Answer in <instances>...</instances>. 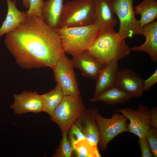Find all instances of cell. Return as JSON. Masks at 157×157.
Instances as JSON below:
<instances>
[{
    "label": "cell",
    "mask_w": 157,
    "mask_h": 157,
    "mask_svg": "<svg viewBox=\"0 0 157 157\" xmlns=\"http://www.w3.org/2000/svg\"><path fill=\"white\" fill-rule=\"evenodd\" d=\"M6 45L24 68L49 67L53 69L64 52L58 34L41 17H27L6 34Z\"/></svg>",
    "instance_id": "1"
},
{
    "label": "cell",
    "mask_w": 157,
    "mask_h": 157,
    "mask_svg": "<svg viewBox=\"0 0 157 157\" xmlns=\"http://www.w3.org/2000/svg\"><path fill=\"white\" fill-rule=\"evenodd\" d=\"M125 39L114 29H100L87 51L97 61L105 65L130 54L131 50Z\"/></svg>",
    "instance_id": "2"
},
{
    "label": "cell",
    "mask_w": 157,
    "mask_h": 157,
    "mask_svg": "<svg viewBox=\"0 0 157 157\" xmlns=\"http://www.w3.org/2000/svg\"><path fill=\"white\" fill-rule=\"evenodd\" d=\"M55 29L60 37L64 52L72 55L87 51L93 42L99 30L94 24Z\"/></svg>",
    "instance_id": "3"
},
{
    "label": "cell",
    "mask_w": 157,
    "mask_h": 157,
    "mask_svg": "<svg viewBox=\"0 0 157 157\" xmlns=\"http://www.w3.org/2000/svg\"><path fill=\"white\" fill-rule=\"evenodd\" d=\"M95 12L94 0L68 1L64 5L59 28L94 24Z\"/></svg>",
    "instance_id": "4"
},
{
    "label": "cell",
    "mask_w": 157,
    "mask_h": 157,
    "mask_svg": "<svg viewBox=\"0 0 157 157\" xmlns=\"http://www.w3.org/2000/svg\"><path fill=\"white\" fill-rule=\"evenodd\" d=\"M86 109L80 95H64L51 119L59 126L62 136L67 135L70 127Z\"/></svg>",
    "instance_id": "5"
},
{
    "label": "cell",
    "mask_w": 157,
    "mask_h": 157,
    "mask_svg": "<svg viewBox=\"0 0 157 157\" xmlns=\"http://www.w3.org/2000/svg\"><path fill=\"white\" fill-rule=\"evenodd\" d=\"M95 119L99 133L98 145L102 150L106 151L108 143L117 135L128 132V119L119 112L116 111L109 118L103 117L98 112Z\"/></svg>",
    "instance_id": "6"
},
{
    "label": "cell",
    "mask_w": 157,
    "mask_h": 157,
    "mask_svg": "<svg viewBox=\"0 0 157 157\" xmlns=\"http://www.w3.org/2000/svg\"><path fill=\"white\" fill-rule=\"evenodd\" d=\"M115 14L119 21L118 33L123 38H132L141 35L142 28L135 18L133 0H111Z\"/></svg>",
    "instance_id": "7"
},
{
    "label": "cell",
    "mask_w": 157,
    "mask_h": 157,
    "mask_svg": "<svg viewBox=\"0 0 157 157\" xmlns=\"http://www.w3.org/2000/svg\"><path fill=\"white\" fill-rule=\"evenodd\" d=\"M74 68L70 60L64 52L53 69L55 80L61 86L64 95H80Z\"/></svg>",
    "instance_id": "8"
},
{
    "label": "cell",
    "mask_w": 157,
    "mask_h": 157,
    "mask_svg": "<svg viewBox=\"0 0 157 157\" xmlns=\"http://www.w3.org/2000/svg\"><path fill=\"white\" fill-rule=\"evenodd\" d=\"M116 112L120 113L129 120L128 132L139 138L145 137L148 130L151 128L149 109L148 106L140 104L135 109L120 108Z\"/></svg>",
    "instance_id": "9"
},
{
    "label": "cell",
    "mask_w": 157,
    "mask_h": 157,
    "mask_svg": "<svg viewBox=\"0 0 157 157\" xmlns=\"http://www.w3.org/2000/svg\"><path fill=\"white\" fill-rule=\"evenodd\" d=\"M13 104L10 107L15 113L19 115L31 112L38 113L43 112L44 101L42 95L34 92L24 91L21 93L13 95Z\"/></svg>",
    "instance_id": "10"
},
{
    "label": "cell",
    "mask_w": 157,
    "mask_h": 157,
    "mask_svg": "<svg viewBox=\"0 0 157 157\" xmlns=\"http://www.w3.org/2000/svg\"><path fill=\"white\" fill-rule=\"evenodd\" d=\"M143 80L139 74L131 69L125 68L118 71L116 76L115 86L131 94L133 97H142Z\"/></svg>",
    "instance_id": "11"
},
{
    "label": "cell",
    "mask_w": 157,
    "mask_h": 157,
    "mask_svg": "<svg viewBox=\"0 0 157 157\" xmlns=\"http://www.w3.org/2000/svg\"><path fill=\"white\" fill-rule=\"evenodd\" d=\"M98 112L99 110L97 107L86 109L74 123L88 141L97 146L99 140V133L95 116Z\"/></svg>",
    "instance_id": "12"
},
{
    "label": "cell",
    "mask_w": 157,
    "mask_h": 157,
    "mask_svg": "<svg viewBox=\"0 0 157 157\" xmlns=\"http://www.w3.org/2000/svg\"><path fill=\"white\" fill-rule=\"evenodd\" d=\"M72 56L70 60L73 67L78 69L83 76L91 79H96L104 65L97 61L87 51Z\"/></svg>",
    "instance_id": "13"
},
{
    "label": "cell",
    "mask_w": 157,
    "mask_h": 157,
    "mask_svg": "<svg viewBox=\"0 0 157 157\" xmlns=\"http://www.w3.org/2000/svg\"><path fill=\"white\" fill-rule=\"evenodd\" d=\"M95 8L94 24L99 30L113 29L118 23L114 17L111 0H94Z\"/></svg>",
    "instance_id": "14"
},
{
    "label": "cell",
    "mask_w": 157,
    "mask_h": 157,
    "mask_svg": "<svg viewBox=\"0 0 157 157\" xmlns=\"http://www.w3.org/2000/svg\"><path fill=\"white\" fill-rule=\"evenodd\" d=\"M141 35H144L145 42L141 45L130 48L134 51H143L147 53L154 63L157 61V20L144 26Z\"/></svg>",
    "instance_id": "15"
},
{
    "label": "cell",
    "mask_w": 157,
    "mask_h": 157,
    "mask_svg": "<svg viewBox=\"0 0 157 157\" xmlns=\"http://www.w3.org/2000/svg\"><path fill=\"white\" fill-rule=\"evenodd\" d=\"M118 68V61L115 60L104 65L95 79L96 85L93 97L115 86Z\"/></svg>",
    "instance_id": "16"
},
{
    "label": "cell",
    "mask_w": 157,
    "mask_h": 157,
    "mask_svg": "<svg viewBox=\"0 0 157 157\" xmlns=\"http://www.w3.org/2000/svg\"><path fill=\"white\" fill-rule=\"evenodd\" d=\"M64 5L63 0L44 1L41 17L47 25L54 29L59 28Z\"/></svg>",
    "instance_id": "17"
},
{
    "label": "cell",
    "mask_w": 157,
    "mask_h": 157,
    "mask_svg": "<svg viewBox=\"0 0 157 157\" xmlns=\"http://www.w3.org/2000/svg\"><path fill=\"white\" fill-rule=\"evenodd\" d=\"M8 5L6 17L0 27V38L4 34L15 29L27 17L26 13L18 10L15 0H6Z\"/></svg>",
    "instance_id": "18"
},
{
    "label": "cell",
    "mask_w": 157,
    "mask_h": 157,
    "mask_svg": "<svg viewBox=\"0 0 157 157\" xmlns=\"http://www.w3.org/2000/svg\"><path fill=\"white\" fill-rule=\"evenodd\" d=\"M132 98L131 94L115 86L93 97L90 101L93 102L101 101L108 104L115 105L125 102Z\"/></svg>",
    "instance_id": "19"
},
{
    "label": "cell",
    "mask_w": 157,
    "mask_h": 157,
    "mask_svg": "<svg viewBox=\"0 0 157 157\" xmlns=\"http://www.w3.org/2000/svg\"><path fill=\"white\" fill-rule=\"evenodd\" d=\"M135 14H140L139 22L142 28L154 21L157 17V1L156 0H143L134 8Z\"/></svg>",
    "instance_id": "20"
},
{
    "label": "cell",
    "mask_w": 157,
    "mask_h": 157,
    "mask_svg": "<svg viewBox=\"0 0 157 157\" xmlns=\"http://www.w3.org/2000/svg\"><path fill=\"white\" fill-rule=\"evenodd\" d=\"M42 95L44 104L43 112L47 113L51 117L63 97L62 90L60 85L57 83L53 89Z\"/></svg>",
    "instance_id": "21"
},
{
    "label": "cell",
    "mask_w": 157,
    "mask_h": 157,
    "mask_svg": "<svg viewBox=\"0 0 157 157\" xmlns=\"http://www.w3.org/2000/svg\"><path fill=\"white\" fill-rule=\"evenodd\" d=\"M72 157H101L98 146L88 141L86 139L81 140L74 146Z\"/></svg>",
    "instance_id": "22"
},
{
    "label": "cell",
    "mask_w": 157,
    "mask_h": 157,
    "mask_svg": "<svg viewBox=\"0 0 157 157\" xmlns=\"http://www.w3.org/2000/svg\"><path fill=\"white\" fill-rule=\"evenodd\" d=\"M74 151L73 147L68 140L67 135L62 136L59 146L55 149L53 157H71Z\"/></svg>",
    "instance_id": "23"
},
{
    "label": "cell",
    "mask_w": 157,
    "mask_h": 157,
    "mask_svg": "<svg viewBox=\"0 0 157 157\" xmlns=\"http://www.w3.org/2000/svg\"><path fill=\"white\" fill-rule=\"evenodd\" d=\"M70 144L74 148V144L78 141L86 139L81 131L75 124L70 127L67 134Z\"/></svg>",
    "instance_id": "24"
},
{
    "label": "cell",
    "mask_w": 157,
    "mask_h": 157,
    "mask_svg": "<svg viewBox=\"0 0 157 157\" xmlns=\"http://www.w3.org/2000/svg\"><path fill=\"white\" fill-rule=\"evenodd\" d=\"M151 149L153 157H157V129L151 128L145 137Z\"/></svg>",
    "instance_id": "25"
},
{
    "label": "cell",
    "mask_w": 157,
    "mask_h": 157,
    "mask_svg": "<svg viewBox=\"0 0 157 157\" xmlns=\"http://www.w3.org/2000/svg\"><path fill=\"white\" fill-rule=\"evenodd\" d=\"M44 2L43 0H30L29 9L26 12L27 17H41Z\"/></svg>",
    "instance_id": "26"
},
{
    "label": "cell",
    "mask_w": 157,
    "mask_h": 157,
    "mask_svg": "<svg viewBox=\"0 0 157 157\" xmlns=\"http://www.w3.org/2000/svg\"><path fill=\"white\" fill-rule=\"evenodd\" d=\"M138 143L141 151V157H153L149 145L145 137L139 138Z\"/></svg>",
    "instance_id": "27"
},
{
    "label": "cell",
    "mask_w": 157,
    "mask_h": 157,
    "mask_svg": "<svg viewBox=\"0 0 157 157\" xmlns=\"http://www.w3.org/2000/svg\"><path fill=\"white\" fill-rule=\"evenodd\" d=\"M157 82V69L154 73L147 79L143 80V90L147 91Z\"/></svg>",
    "instance_id": "28"
},
{
    "label": "cell",
    "mask_w": 157,
    "mask_h": 157,
    "mask_svg": "<svg viewBox=\"0 0 157 157\" xmlns=\"http://www.w3.org/2000/svg\"><path fill=\"white\" fill-rule=\"evenodd\" d=\"M149 113L151 128L157 129V107L149 109Z\"/></svg>",
    "instance_id": "29"
},
{
    "label": "cell",
    "mask_w": 157,
    "mask_h": 157,
    "mask_svg": "<svg viewBox=\"0 0 157 157\" xmlns=\"http://www.w3.org/2000/svg\"><path fill=\"white\" fill-rule=\"evenodd\" d=\"M23 3L25 7L28 8H29L30 0H23Z\"/></svg>",
    "instance_id": "30"
}]
</instances>
